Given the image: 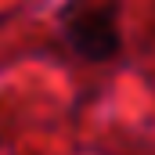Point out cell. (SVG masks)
<instances>
[{
	"instance_id": "1",
	"label": "cell",
	"mask_w": 155,
	"mask_h": 155,
	"mask_svg": "<svg viewBox=\"0 0 155 155\" xmlns=\"http://www.w3.org/2000/svg\"><path fill=\"white\" fill-rule=\"evenodd\" d=\"M61 43L87 65H108L123 51V4L119 0H65L58 11Z\"/></svg>"
}]
</instances>
